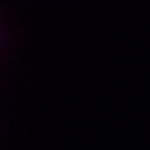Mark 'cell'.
Listing matches in <instances>:
<instances>
[]
</instances>
